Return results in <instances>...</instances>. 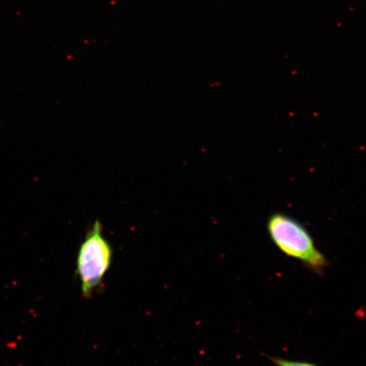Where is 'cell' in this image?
I'll use <instances>...</instances> for the list:
<instances>
[{
    "instance_id": "obj_1",
    "label": "cell",
    "mask_w": 366,
    "mask_h": 366,
    "mask_svg": "<svg viewBox=\"0 0 366 366\" xmlns=\"http://www.w3.org/2000/svg\"><path fill=\"white\" fill-rule=\"evenodd\" d=\"M267 232L272 241L287 256L301 261L312 272L321 274L328 265L327 258L317 249L309 232L298 221L282 212L268 218Z\"/></svg>"
},
{
    "instance_id": "obj_3",
    "label": "cell",
    "mask_w": 366,
    "mask_h": 366,
    "mask_svg": "<svg viewBox=\"0 0 366 366\" xmlns=\"http://www.w3.org/2000/svg\"><path fill=\"white\" fill-rule=\"evenodd\" d=\"M271 360L276 366H317L308 362L287 360L280 357H272Z\"/></svg>"
},
{
    "instance_id": "obj_2",
    "label": "cell",
    "mask_w": 366,
    "mask_h": 366,
    "mask_svg": "<svg viewBox=\"0 0 366 366\" xmlns=\"http://www.w3.org/2000/svg\"><path fill=\"white\" fill-rule=\"evenodd\" d=\"M112 261V247L103 235L102 224L96 221L81 242L77 258V276L84 296L90 297L101 286Z\"/></svg>"
}]
</instances>
